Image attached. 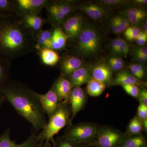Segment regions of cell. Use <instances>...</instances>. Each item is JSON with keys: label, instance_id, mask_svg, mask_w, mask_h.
<instances>
[{"label": "cell", "instance_id": "cell-1", "mask_svg": "<svg viewBox=\"0 0 147 147\" xmlns=\"http://www.w3.org/2000/svg\"><path fill=\"white\" fill-rule=\"evenodd\" d=\"M0 92L18 114L31 124L34 133L43 128L47 123L45 114L34 91L25 84L9 81Z\"/></svg>", "mask_w": 147, "mask_h": 147}, {"label": "cell", "instance_id": "cell-2", "mask_svg": "<svg viewBox=\"0 0 147 147\" xmlns=\"http://www.w3.org/2000/svg\"><path fill=\"white\" fill-rule=\"evenodd\" d=\"M32 34L18 16L0 18V57L11 62L36 50Z\"/></svg>", "mask_w": 147, "mask_h": 147}, {"label": "cell", "instance_id": "cell-3", "mask_svg": "<svg viewBox=\"0 0 147 147\" xmlns=\"http://www.w3.org/2000/svg\"><path fill=\"white\" fill-rule=\"evenodd\" d=\"M71 121L67 103H61L58 110L49 118L48 122L37 135L40 143H49L61 129L67 125H71Z\"/></svg>", "mask_w": 147, "mask_h": 147}, {"label": "cell", "instance_id": "cell-4", "mask_svg": "<svg viewBox=\"0 0 147 147\" xmlns=\"http://www.w3.org/2000/svg\"><path fill=\"white\" fill-rule=\"evenodd\" d=\"M99 129L94 124L71 125L66 130L64 136L79 146L82 144H92L95 141Z\"/></svg>", "mask_w": 147, "mask_h": 147}, {"label": "cell", "instance_id": "cell-5", "mask_svg": "<svg viewBox=\"0 0 147 147\" xmlns=\"http://www.w3.org/2000/svg\"><path fill=\"white\" fill-rule=\"evenodd\" d=\"M45 7L47 20L53 28L60 27L76 8L71 1H49Z\"/></svg>", "mask_w": 147, "mask_h": 147}, {"label": "cell", "instance_id": "cell-6", "mask_svg": "<svg viewBox=\"0 0 147 147\" xmlns=\"http://www.w3.org/2000/svg\"><path fill=\"white\" fill-rule=\"evenodd\" d=\"M101 38L94 27L89 26L79 35L77 50L84 56H90L97 53L100 48Z\"/></svg>", "mask_w": 147, "mask_h": 147}, {"label": "cell", "instance_id": "cell-7", "mask_svg": "<svg viewBox=\"0 0 147 147\" xmlns=\"http://www.w3.org/2000/svg\"><path fill=\"white\" fill-rule=\"evenodd\" d=\"M125 137L119 131L105 127L99 129L95 141L90 145L97 147H118Z\"/></svg>", "mask_w": 147, "mask_h": 147}, {"label": "cell", "instance_id": "cell-8", "mask_svg": "<svg viewBox=\"0 0 147 147\" xmlns=\"http://www.w3.org/2000/svg\"><path fill=\"white\" fill-rule=\"evenodd\" d=\"M16 16L23 17L30 14H38L45 7L48 0H14Z\"/></svg>", "mask_w": 147, "mask_h": 147}, {"label": "cell", "instance_id": "cell-9", "mask_svg": "<svg viewBox=\"0 0 147 147\" xmlns=\"http://www.w3.org/2000/svg\"><path fill=\"white\" fill-rule=\"evenodd\" d=\"M35 94L45 115H47L49 118L58 110L60 105L57 95L52 87L44 94H40L35 92Z\"/></svg>", "mask_w": 147, "mask_h": 147}, {"label": "cell", "instance_id": "cell-10", "mask_svg": "<svg viewBox=\"0 0 147 147\" xmlns=\"http://www.w3.org/2000/svg\"><path fill=\"white\" fill-rule=\"evenodd\" d=\"M10 128H7L0 134V147H41V144L40 143L37 136L33 131L28 138L24 142L20 144H16L12 141L10 138Z\"/></svg>", "mask_w": 147, "mask_h": 147}, {"label": "cell", "instance_id": "cell-11", "mask_svg": "<svg viewBox=\"0 0 147 147\" xmlns=\"http://www.w3.org/2000/svg\"><path fill=\"white\" fill-rule=\"evenodd\" d=\"M84 17L79 14L67 18L62 24V29L69 38H74L79 36L83 30Z\"/></svg>", "mask_w": 147, "mask_h": 147}, {"label": "cell", "instance_id": "cell-12", "mask_svg": "<svg viewBox=\"0 0 147 147\" xmlns=\"http://www.w3.org/2000/svg\"><path fill=\"white\" fill-rule=\"evenodd\" d=\"M57 95L60 103H68L72 88L69 80L65 76H61L52 86Z\"/></svg>", "mask_w": 147, "mask_h": 147}, {"label": "cell", "instance_id": "cell-13", "mask_svg": "<svg viewBox=\"0 0 147 147\" xmlns=\"http://www.w3.org/2000/svg\"><path fill=\"white\" fill-rule=\"evenodd\" d=\"M86 100V95L82 88L76 87L72 89L69 100V102L71 104V121L82 110L85 105Z\"/></svg>", "mask_w": 147, "mask_h": 147}, {"label": "cell", "instance_id": "cell-14", "mask_svg": "<svg viewBox=\"0 0 147 147\" xmlns=\"http://www.w3.org/2000/svg\"><path fill=\"white\" fill-rule=\"evenodd\" d=\"M24 26L34 35L42 30L45 20L38 14H30L21 17Z\"/></svg>", "mask_w": 147, "mask_h": 147}, {"label": "cell", "instance_id": "cell-15", "mask_svg": "<svg viewBox=\"0 0 147 147\" xmlns=\"http://www.w3.org/2000/svg\"><path fill=\"white\" fill-rule=\"evenodd\" d=\"M82 61L74 56H66L62 59L61 63V76H69L75 70L82 67Z\"/></svg>", "mask_w": 147, "mask_h": 147}, {"label": "cell", "instance_id": "cell-16", "mask_svg": "<svg viewBox=\"0 0 147 147\" xmlns=\"http://www.w3.org/2000/svg\"><path fill=\"white\" fill-rule=\"evenodd\" d=\"M76 9H79L86 13L87 15L95 20H98L106 16L107 11L105 8L94 3H88L81 5L76 7Z\"/></svg>", "mask_w": 147, "mask_h": 147}, {"label": "cell", "instance_id": "cell-17", "mask_svg": "<svg viewBox=\"0 0 147 147\" xmlns=\"http://www.w3.org/2000/svg\"><path fill=\"white\" fill-rule=\"evenodd\" d=\"M122 16L127 19L130 24L137 26L142 24L147 16V12L144 9L137 7H131L122 13Z\"/></svg>", "mask_w": 147, "mask_h": 147}, {"label": "cell", "instance_id": "cell-18", "mask_svg": "<svg viewBox=\"0 0 147 147\" xmlns=\"http://www.w3.org/2000/svg\"><path fill=\"white\" fill-rule=\"evenodd\" d=\"M69 77L72 88L80 87L83 84L88 83L92 78L89 70L83 67L75 70Z\"/></svg>", "mask_w": 147, "mask_h": 147}, {"label": "cell", "instance_id": "cell-19", "mask_svg": "<svg viewBox=\"0 0 147 147\" xmlns=\"http://www.w3.org/2000/svg\"><path fill=\"white\" fill-rule=\"evenodd\" d=\"M53 30L42 29L34 35V40L36 43L35 48L36 51L43 48H50Z\"/></svg>", "mask_w": 147, "mask_h": 147}, {"label": "cell", "instance_id": "cell-20", "mask_svg": "<svg viewBox=\"0 0 147 147\" xmlns=\"http://www.w3.org/2000/svg\"><path fill=\"white\" fill-rule=\"evenodd\" d=\"M69 38L68 36L65 33L60 27L54 28L51 38L50 48L55 51L63 49L65 47L67 41Z\"/></svg>", "mask_w": 147, "mask_h": 147}, {"label": "cell", "instance_id": "cell-21", "mask_svg": "<svg viewBox=\"0 0 147 147\" xmlns=\"http://www.w3.org/2000/svg\"><path fill=\"white\" fill-rule=\"evenodd\" d=\"M92 74L93 79L105 84L112 78V70L109 65L104 63L95 66L92 70Z\"/></svg>", "mask_w": 147, "mask_h": 147}, {"label": "cell", "instance_id": "cell-22", "mask_svg": "<svg viewBox=\"0 0 147 147\" xmlns=\"http://www.w3.org/2000/svg\"><path fill=\"white\" fill-rule=\"evenodd\" d=\"M114 84L121 86L125 85H134L138 86H146V82L137 79L126 71L119 72L114 80Z\"/></svg>", "mask_w": 147, "mask_h": 147}, {"label": "cell", "instance_id": "cell-23", "mask_svg": "<svg viewBox=\"0 0 147 147\" xmlns=\"http://www.w3.org/2000/svg\"><path fill=\"white\" fill-rule=\"evenodd\" d=\"M38 51L41 61L45 65L54 66L59 61V54L51 48H43Z\"/></svg>", "mask_w": 147, "mask_h": 147}, {"label": "cell", "instance_id": "cell-24", "mask_svg": "<svg viewBox=\"0 0 147 147\" xmlns=\"http://www.w3.org/2000/svg\"><path fill=\"white\" fill-rule=\"evenodd\" d=\"M118 147H146L144 137L141 134L125 137Z\"/></svg>", "mask_w": 147, "mask_h": 147}, {"label": "cell", "instance_id": "cell-25", "mask_svg": "<svg viewBox=\"0 0 147 147\" xmlns=\"http://www.w3.org/2000/svg\"><path fill=\"white\" fill-rule=\"evenodd\" d=\"M105 83L92 78L88 82L87 92L90 96L96 97L102 94L105 90Z\"/></svg>", "mask_w": 147, "mask_h": 147}, {"label": "cell", "instance_id": "cell-26", "mask_svg": "<svg viewBox=\"0 0 147 147\" xmlns=\"http://www.w3.org/2000/svg\"><path fill=\"white\" fill-rule=\"evenodd\" d=\"M17 16L14 9L13 0H0V18Z\"/></svg>", "mask_w": 147, "mask_h": 147}, {"label": "cell", "instance_id": "cell-27", "mask_svg": "<svg viewBox=\"0 0 147 147\" xmlns=\"http://www.w3.org/2000/svg\"><path fill=\"white\" fill-rule=\"evenodd\" d=\"M11 62L0 57V88L9 81Z\"/></svg>", "mask_w": 147, "mask_h": 147}, {"label": "cell", "instance_id": "cell-28", "mask_svg": "<svg viewBox=\"0 0 147 147\" xmlns=\"http://www.w3.org/2000/svg\"><path fill=\"white\" fill-rule=\"evenodd\" d=\"M143 129L142 121L137 116L130 121L127 130L130 135H139L141 134Z\"/></svg>", "mask_w": 147, "mask_h": 147}, {"label": "cell", "instance_id": "cell-29", "mask_svg": "<svg viewBox=\"0 0 147 147\" xmlns=\"http://www.w3.org/2000/svg\"><path fill=\"white\" fill-rule=\"evenodd\" d=\"M142 32L141 29L138 26H129L124 31V36L125 38L129 41L136 40Z\"/></svg>", "mask_w": 147, "mask_h": 147}, {"label": "cell", "instance_id": "cell-30", "mask_svg": "<svg viewBox=\"0 0 147 147\" xmlns=\"http://www.w3.org/2000/svg\"><path fill=\"white\" fill-rule=\"evenodd\" d=\"M80 146L73 143L64 136L58 137L54 142V147H79Z\"/></svg>", "mask_w": 147, "mask_h": 147}, {"label": "cell", "instance_id": "cell-31", "mask_svg": "<svg viewBox=\"0 0 147 147\" xmlns=\"http://www.w3.org/2000/svg\"><path fill=\"white\" fill-rule=\"evenodd\" d=\"M127 93L133 97L139 96L140 89L139 86L134 85H125L121 86Z\"/></svg>", "mask_w": 147, "mask_h": 147}, {"label": "cell", "instance_id": "cell-32", "mask_svg": "<svg viewBox=\"0 0 147 147\" xmlns=\"http://www.w3.org/2000/svg\"><path fill=\"white\" fill-rule=\"evenodd\" d=\"M110 26L112 31L116 34H119L124 32V30L121 26L120 24L117 21L114 17L112 18L110 22Z\"/></svg>", "mask_w": 147, "mask_h": 147}, {"label": "cell", "instance_id": "cell-33", "mask_svg": "<svg viewBox=\"0 0 147 147\" xmlns=\"http://www.w3.org/2000/svg\"><path fill=\"white\" fill-rule=\"evenodd\" d=\"M129 49V45L128 42L123 39L119 46L118 49L117 50L116 54H119L123 56H126L128 54Z\"/></svg>", "mask_w": 147, "mask_h": 147}, {"label": "cell", "instance_id": "cell-34", "mask_svg": "<svg viewBox=\"0 0 147 147\" xmlns=\"http://www.w3.org/2000/svg\"><path fill=\"white\" fill-rule=\"evenodd\" d=\"M99 2L108 6L117 7L123 5L127 2L122 0H101Z\"/></svg>", "mask_w": 147, "mask_h": 147}, {"label": "cell", "instance_id": "cell-35", "mask_svg": "<svg viewBox=\"0 0 147 147\" xmlns=\"http://www.w3.org/2000/svg\"><path fill=\"white\" fill-rule=\"evenodd\" d=\"M137 113V117L142 121L147 119V106L140 103L138 107Z\"/></svg>", "mask_w": 147, "mask_h": 147}, {"label": "cell", "instance_id": "cell-36", "mask_svg": "<svg viewBox=\"0 0 147 147\" xmlns=\"http://www.w3.org/2000/svg\"><path fill=\"white\" fill-rule=\"evenodd\" d=\"M114 17L119 24H120L124 31H125V30L130 26V24L127 19L122 15L117 16Z\"/></svg>", "mask_w": 147, "mask_h": 147}, {"label": "cell", "instance_id": "cell-37", "mask_svg": "<svg viewBox=\"0 0 147 147\" xmlns=\"http://www.w3.org/2000/svg\"><path fill=\"white\" fill-rule=\"evenodd\" d=\"M140 103L147 106V91L144 88L140 90L139 96Z\"/></svg>", "mask_w": 147, "mask_h": 147}, {"label": "cell", "instance_id": "cell-38", "mask_svg": "<svg viewBox=\"0 0 147 147\" xmlns=\"http://www.w3.org/2000/svg\"><path fill=\"white\" fill-rule=\"evenodd\" d=\"M123 40V39L121 38H116L115 39L113 40L112 41L111 44H110V49H111V51L113 53L116 54L117 50L118 49L119 46L120 45Z\"/></svg>", "mask_w": 147, "mask_h": 147}, {"label": "cell", "instance_id": "cell-39", "mask_svg": "<svg viewBox=\"0 0 147 147\" xmlns=\"http://www.w3.org/2000/svg\"><path fill=\"white\" fill-rule=\"evenodd\" d=\"M137 45L139 46H144L147 41V34L144 32H142L138 36L136 40Z\"/></svg>", "mask_w": 147, "mask_h": 147}, {"label": "cell", "instance_id": "cell-40", "mask_svg": "<svg viewBox=\"0 0 147 147\" xmlns=\"http://www.w3.org/2000/svg\"><path fill=\"white\" fill-rule=\"evenodd\" d=\"M108 62L109 64V66L110 67L111 70L115 71H119L123 68L124 65V64L116 63L109 60H108Z\"/></svg>", "mask_w": 147, "mask_h": 147}, {"label": "cell", "instance_id": "cell-41", "mask_svg": "<svg viewBox=\"0 0 147 147\" xmlns=\"http://www.w3.org/2000/svg\"><path fill=\"white\" fill-rule=\"evenodd\" d=\"M134 54L141 56H147V48L146 46H140L134 48L133 50Z\"/></svg>", "mask_w": 147, "mask_h": 147}, {"label": "cell", "instance_id": "cell-42", "mask_svg": "<svg viewBox=\"0 0 147 147\" xmlns=\"http://www.w3.org/2000/svg\"><path fill=\"white\" fill-rule=\"evenodd\" d=\"M134 65L141 78L143 79L145 75V70L144 67L142 65L139 63L134 64Z\"/></svg>", "mask_w": 147, "mask_h": 147}, {"label": "cell", "instance_id": "cell-43", "mask_svg": "<svg viewBox=\"0 0 147 147\" xmlns=\"http://www.w3.org/2000/svg\"><path fill=\"white\" fill-rule=\"evenodd\" d=\"M109 60L112 61L116 63L121 64H124V61L121 58L117 57H112L109 59Z\"/></svg>", "mask_w": 147, "mask_h": 147}, {"label": "cell", "instance_id": "cell-44", "mask_svg": "<svg viewBox=\"0 0 147 147\" xmlns=\"http://www.w3.org/2000/svg\"><path fill=\"white\" fill-rule=\"evenodd\" d=\"M134 54V59L136 61L138 62L139 63H143L145 62V61L144 60L143 56H141L136 54Z\"/></svg>", "mask_w": 147, "mask_h": 147}, {"label": "cell", "instance_id": "cell-45", "mask_svg": "<svg viewBox=\"0 0 147 147\" xmlns=\"http://www.w3.org/2000/svg\"><path fill=\"white\" fill-rule=\"evenodd\" d=\"M5 101V98L3 95L0 92V109L3 103Z\"/></svg>", "mask_w": 147, "mask_h": 147}, {"label": "cell", "instance_id": "cell-46", "mask_svg": "<svg viewBox=\"0 0 147 147\" xmlns=\"http://www.w3.org/2000/svg\"><path fill=\"white\" fill-rule=\"evenodd\" d=\"M134 2L138 4H146L147 3V0H135Z\"/></svg>", "mask_w": 147, "mask_h": 147}, {"label": "cell", "instance_id": "cell-47", "mask_svg": "<svg viewBox=\"0 0 147 147\" xmlns=\"http://www.w3.org/2000/svg\"><path fill=\"white\" fill-rule=\"evenodd\" d=\"M142 125L143 128L144 129L145 131L147 130V119L144 120L142 121Z\"/></svg>", "mask_w": 147, "mask_h": 147}, {"label": "cell", "instance_id": "cell-48", "mask_svg": "<svg viewBox=\"0 0 147 147\" xmlns=\"http://www.w3.org/2000/svg\"><path fill=\"white\" fill-rule=\"evenodd\" d=\"M144 32L145 34H147V21H146L145 22L144 24Z\"/></svg>", "mask_w": 147, "mask_h": 147}, {"label": "cell", "instance_id": "cell-49", "mask_svg": "<svg viewBox=\"0 0 147 147\" xmlns=\"http://www.w3.org/2000/svg\"><path fill=\"white\" fill-rule=\"evenodd\" d=\"M41 147H54V146H51V145L50 144V143H46V144H45V145L43 146H41Z\"/></svg>", "mask_w": 147, "mask_h": 147}, {"label": "cell", "instance_id": "cell-50", "mask_svg": "<svg viewBox=\"0 0 147 147\" xmlns=\"http://www.w3.org/2000/svg\"><path fill=\"white\" fill-rule=\"evenodd\" d=\"M79 147H97L96 146H94V145H84V146H80Z\"/></svg>", "mask_w": 147, "mask_h": 147}]
</instances>
